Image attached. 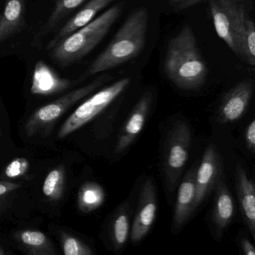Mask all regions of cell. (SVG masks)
<instances>
[{
    "mask_svg": "<svg viewBox=\"0 0 255 255\" xmlns=\"http://www.w3.org/2000/svg\"><path fill=\"white\" fill-rule=\"evenodd\" d=\"M218 36L243 62L255 65V27L242 0H208Z\"/></svg>",
    "mask_w": 255,
    "mask_h": 255,
    "instance_id": "cell-1",
    "label": "cell"
},
{
    "mask_svg": "<svg viewBox=\"0 0 255 255\" xmlns=\"http://www.w3.org/2000/svg\"><path fill=\"white\" fill-rule=\"evenodd\" d=\"M164 70L168 78L177 87L194 90L201 87L207 76V68L203 59L193 31L183 27L168 43L164 61Z\"/></svg>",
    "mask_w": 255,
    "mask_h": 255,
    "instance_id": "cell-2",
    "label": "cell"
},
{
    "mask_svg": "<svg viewBox=\"0 0 255 255\" xmlns=\"http://www.w3.org/2000/svg\"><path fill=\"white\" fill-rule=\"evenodd\" d=\"M148 12L138 8L128 16L111 42L89 68V75L114 69L136 57L145 44Z\"/></svg>",
    "mask_w": 255,
    "mask_h": 255,
    "instance_id": "cell-3",
    "label": "cell"
},
{
    "mask_svg": "<svg viewBox=\"0 0 255 255\" xmlns=\"http://www.w3.org/2000/svg\"><path fill=\"white\" fill-rule=\"evenodd\" d=\"M122 12L121 4L113 5L99 17L59 41L51 50L52 57L62 66L83 59L103 41Z\"/></svg>",
    "mask_w": 255,
    "mask_h": 255,
    "instance_id": "cell-4",
    "label": "cell"
},
{
    "mask_svg": "<svg viewBox=\"0 0 255 255\" xmlns=\"http://www.w3.org/2000/svg\"><path fill=\"white\" fill-rule=\"evenodd\" d=\"M192 133L187 123L176 122L167 132L162 153V171L170 192H174L189 159Z\"/></svg>",
    "mask_w": 255,
    "mask_h": 255,
    "instance_id": "cell-5",
    "label": "cell"
},
{
    "mask_svg": "<svg viewBox=\"0 0 255 255\" xmlns=\"http://www.w3.org/2000/svg\"><path fill=\"white\" fill-rule=\"evenodd\" d=\"M108 80L107 76L100 77L89 84L74 89L56 101L38 109L26 122L25 126L26 134L29 136H33L35 134L48 131L70 107L95 92Z\"/></svg>",
    "mask_w": 255,
    "mask_h": 255,
    "instance_id": "cell-6",
    "label": "cell"
},
{
    "mask_svg": "<svg viewBox=\"0 0 255 255\" xmlns=\"http://www.w3.org/2000/svg\"><path fill=\"white\" fill-rule=\"evenodd\" d=\"M130 83L131 79L125 77L97 92L70 116L61 128L58 137L65 138L90 122L116 101L128 89Z\"/></svg>",
    "mask_w": 255,
    "mask_h": 255,
    "instance_id": "cell-7",
    "label": "cell"
},
{
    "mask_svg": "<svg viewBox=\"0 0 255 255\" xmlns=\"http://www.w3.org/2000/svg\"><path fill=\"white\" fill-rule=\"evenodd\" d=\"M157 208L154 183L152 179H147L140 192L138 206L130 230L129 237L132 244L139 243L148 234L156 219Z\"/></svg>",
    "mask_w": 255,
    "mask_h": 255,
    "instance_id": "cell-8",
    "label": "cell"
},
{
    "mask_svg": "<svg viewBox=\"0 0 255 255\" xmlns=\"http://www.w3.org/2000/svg\"><path fill=\"white\" fill-rule=\"evenodd\" d=\"M222 171L223 165L220 154L216 146L210 144L204 151L195 174V210L215 189L216 183L222 176Z\"/></svg>",
    "mask_w": 255,
    "mask_h": 255,
    "instance_id": "cell-9",
    "label": "cell"
},
{
    "mask_svg": "<svg viewBox=\"0 0 255 255\" xmlns=\"http://www.w3.org/2000/svg\"><path fill=\"white\" fill-rule=\"evenodd\" d=\"M253 92V83L250 80L240 82L233 87L219 106L218 122L228 124L240 120L250 104Z\"/></svg>",
    "mask_w": 255,
    "mask_h": 255,
    "instance_id": "cell-10",
    "label": "cell"
},
{
    "mask_svg": "<svg viewBox=\"0 0 255 255\" xmlns=\"http://www.w3.org/2000/svg\"><path fill=\"white\" fill-rule=\"evenodd\" d=\"M214 189L215 197L210 213V222L215 238L219 242L222 240L224 233L234 219L235 205L223 176L219 179Z\"/></svg>",
    "mask_w": 255,
    "mask_h": 255,
    "instance_id": "cell-11",
    "label": "cell"
},
{
    "mask_svg": "<svg viewBox=\"0 0 255 255\" xmlns=\"http://www.w3.org/2000/svg\"><path fill=\"white\" fill-rule=\"evenodd\" d=\"M151 104L152 95L149 92L137 101L119 134L115 153L119 154L125 151L135 141L145 125Z\"/></svg>",
    "mask_w": 255,
    "mask_h": 255,
    "instance_id": "cell-12",
    "label": "cell"
},
{
    "mask_svg": "<svg viewBox=\"0 0 255 255\" xmlns=\"http://www.w3.org/2000/svg\"><path fill=\"white\" fill-rule=\"evenodd\" d=\"M195 174L196 168L189 170L179 186L171 225V231L174 234L180 232L195 211Z\"/></svg>",
    "mask_w": 255,
    "mask_h": 255,
    "instance_id": "cell-13",
    "label": "cell"
},
{
    "mask_svg": "<svg viewBox=\"0 0 255 255\" xmlns=\"http://www.w3.org/2000/svg\"><path fill=\"white\" fill-rule=\"evenodd\" d=\"M236 189L242 217L252 238H255V184L238 164L235 171Z\"/></svg>",
    "mask_w": 255,
    "mask_h": 255,
    "instance_id": "cell-14",
    "label": "cell"
},
{
    "mask_svg": "<svg viewBox=\"0 0 255 255\" xmlns=\"http://www.w3.org/2000/svg\"><path fill=\"white\" fill-rule=\"evenodd\" d=\"M73 82L58 75L44 61L35 64L32 75L31 93L36 95H56L69 89Z\"/></svg>",
    "mask_w": 255,
    "mask_h": 255,
    "instance_id": "cell-15",
    "label": "cell"
},
{
    "mask_svg": "<svg viewBox=\"0 0 255 255\" xmlns=\"http://www.w3.org/2000/svg\"><path fill=\"white\" fill-rule=\"evenodd\" d=\"M114 1L115 0H90L53 37V39L47 44V50H51L59 41L92 22L100 11Z\"/></svg>",
    "mask_w": 255,
    "mask_h": 255,
    "instance_id": "cell-16",
    "label": "cell"
},
{
    "mask_svg": "<svg viewBox=\"0 0 255 255\" xmlns=\"http://www.w3.org/2000/svg\"><path fill=\"white\" fill-rule=\"evenodd\" d=\"M26 0H6L0 21V43L18 32L24 23Z\"/></svg>",
    "mask_w": 255,
    "mask_h": 255,
    "instance_id": "cell-17",
    "label": "cell"
},
{
    "mask_svg": "<svg viewBox=\"0 0 255 255\" xmlns=\"http://www.w3.org/2000/svg\"><path fill=\"white\" fill-rule=\"evenodd\" d=\"M130 206L128 202L122 203L116 209L110 224V237L116 252L122 250L128 243L130 235Z\"/></svg>",
    "mask_w": 255,
    "mask_h": 255,
    "instance_id": "cell-18",
    "label": "cell"
},
{
    "mask_svg": "<svg viewBox=\"0 0 255 255\" xmlns=\"http://www.w3.org/2000/svg\"><path fill=\"white\" fill-rule=\"evenodd\" d=\"M105 198V192L101 185L95 182H88L79 191V209L85 213L95 211L104 204Z\"/></svg>",
    "mask_w": 255,
    "mask_h": 255,
    "instance_id": "cell-19",
    "label": "cell"
},
{
    "mask_svg": "<svg viewBox=\"0 0 255 255\" xmlns=\"http://www.w3.org/2000/svg\"><path fill=\"white\" fill-rule=\"evenodd\" d=\"M18 237L32 255H54L51 243L41 231L26 230L20 232Z\"/></svg>",
    "mask_w": 255,
    "mask_h": 255,
    "instance_id": "cell-20",
    "label": "cell"
},
{
    "mask_svg": "<svg viewBox=\"0 0 255 255\" xmlns=\"http://www.w3.org/2000/svg\"><path fill=\"white\" fill-rule=\"evenodd\" d=\"M86 1V0H56V5L48 20L40 29L41 35L48 33L61 20H63Z\"/></svg>",
    "mask_w": 255,
    "mask_h": 255,
    "instance_id": "cell-21",
    "label": "cell"
},
{
    "mask_svg": "<svg viewBox=\"0 0 255 255\" xmlns=\"http://www.w3.org/2000/svg\"><path fill=\"white\" fill-rule=\"evenodd\" d=\"M65 186V170L59 166L52 170L46 177L43 186V192L52 200L60 199Z\"/></svg>",
    "mask_w": 255,
    "mask_h": 255,
    "instance_id": "cell-22",
    "label": "cell"
},
{
    "mask_svg": "<svg viewBox=\"0 0 255 255\" xmlns=\"http://www.w3.org/2000/svg\"><path fill=\"white\" fill-rule=\"evenodd\" d=\"M62 246L65 255H93V252L87 245L68 234L62 235Z\"/></svg>",
    "mask_w": 255,
    "mask_h": 255,
    "instance_id": "cell-23",
    "label": "cell"
},
{
    "mask_svg": "<svg viewBox=\"0 0 255 255\" xmlns=\"http://www.w3.org/2000/svg\"><path fill=\"white\" fill-rule=\"evenodd\" d=\"M29 162L25 158H17L11 161L5 170V175L8 178L21 177L27 171Z\"/></svg>",
    "mask_w": 255,
    "mask_h": 255,
    "instance_id": "cell-24",
    "label": "cell"
},
{
    "mask_svg": "<svg viewBox=\"0 0 255 255\" xmlns=\"http://www.w3.org/2000/svg\"><path fill=\"white\" fill-rule=\"evenodd\" d=\"M245 141H246V147L249 151L252 153H255V121L252 119L246 127L245 132Z\"/></svg>",
    "mask_w": 255,
    "mask_h": 255,
    "instance_id": "cell-25",
    "label": "cell"
},
{
    "mask_svg": "<svg viewBox=\"0 0 255 255\" xmlns=\"http://www.w3.org/2000/svg\"><path fill=\"white\" fill-rule=\"evenodd\" d=\"M205 0H169V5L174 11H182L195 6Z\"/></svg>",
    "mask_w": 255,
    "mask_h": 255,
    "instance_id": "cell-26",
    "label": "cell"
},
{
    "mask_svg": "<svg viewBox=\"0 0 255 255\" xmlns=\"http://www.w3.org/2000/svg\"><path fill=\"white\" fill-rule=\"evenodd\" d=\"M20 187V185L17 183L0 181V199Z\"/></svg>",
    "mask_w": 255,
    "mask_h": 255,
    "instance_id": "cell-27",
    "label": "cell"
},
{
    "mask_svg": "<svg viewBox=\"0 0 255 255\" xmlns=\"http://www.w3.org/2000/svg\"><path fill=\"white\" fill-rule=\"evenodd\" d=\"M240 246H241L242 250L243 253L246 255H255V249L253 245L248 239L243 238L240 240Z\"/></svg>",
    "mask_w": 255,
    "mask_h": 255,
    "instance_id": "cell-28",
    "label": "cell"
},
{
    "mask_svg": "<svg viewBox=\"0 0 255 255\" xmlns=\"http://www.w3.org/2000/svg\"><path fill=\"white\" fill-rule=\"evenodd\" d=\"M0 21H1V15H0Z\"/></svg>",
    "mask_w": 255,
    "mask_h": 255,
    "instance_id": "cell-29",
    "label": "cell"
}]
</instances>
